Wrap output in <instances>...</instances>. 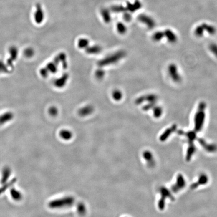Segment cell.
<instances>
[{"label":"cell","instance_id":"15","mask_svg":"<svg viewBox=\"0 0 217 217\" xmlns=\"http://www.w3.org/2000/svg\"><path fill=\"white\" fill-rule=\"evenodd\" d=\"M164 36L167 38L168 41L170 43H174L177 41V37L172 31L167 30L164 33Z\"/></svg>","mask_w":217,"mask_h":217},{"label":"cell","instance_id":"24","mask_svg":"<svg viewBox=\"0 0 217 217\" xmlns=\"http://www.w3.org/2000/svg\"><path fill=\"white\" fill-rule=\"evenodd\" d=\"M209 49L210 50L211 52H212L213 54L216 57H217V44L215 43H212L209 46Z\"/></svg>","mask_w":217,"mask_h":217},{"label":"cell","instance_id":"7","mask_svg":"<svg viewBox=\"0 0 217 217\" xmlns=\"http://www.w3.org/2000/svg\"><path fill=\"white\" fill-rule=\"evenodd\" d=\"M198 141L200 145L208 152H214L217 150V146L215 144L208 143L205 140L202 138H198Z\"/></svg>","mask_w":217,"mask_h":217},{"label":"cell","instance_id":"19","mask_svg":"<svg viewBox=\"0 0 217 217\" xmlns=\"http://www.w3.org/2000/svg\"><path fill=\"white\" fill-rule=\"evenodd\" d=\"M153 115L155 118H160L163 114V109L160 106H155L153 108Z\"/></svg>","mask_w":217,"mask_h":217},{"label":"cell","instance_id":"28","mask_svg":"<svg viewBox=\"0 0 217 217\" xmlns=\"http://www.w3.org/2000/svg\"><path fill=\"white\" fill-rule=\"evenodd\" d=\"M103 12V16L105 20L109 22L110 20V17L109 14L108 12H107L106 11H104Z\"/></svg>","mask_w":217,"mask_h":217},{"label":"cell","instance_id":"13","mask_svg":"<svg viewBox=\"0 0 217 217\" xmlns=\"http://www.w3.org/2000/svg\"><path fill=\"white\" fill-rule=\"evenodd\" d=\"M196 151V147L194 145L193 142H188V146L186 153V160L190 161L192 156L193 155Z\"/></svg>","mask_w":217,"mask_h":217},{"label":"cell","instance_id":"14","mask_svg":"<svg viewBox=\"0 0 217 217\" xmlns=\"http://www.w3.org/2000/svg\"><path fill=\"white\" fill-rule=\"evenodd\" d=\"M10 195L12 198L16 201H19L22 198V195L21 193L14 188L11 189Z\"/></svg>","mask_w":217,"mask_h":217},{"label":"cell","instance_id":"30","mask_svg":"<svg viewBox=\"0 0 217 217\" xmlns=\"http://www.w3.org/2000/svg\"><path fill=\"white\" fill-rule=\"evenodd\" d=\"M33 52L32 50L31 49H27L25 52V54L26 57H31L32 55H33Z\"/></svg>","mask_w":217,"mask_h":217},{"label":"cell","instance_id":"31","mask_svg":"<svg viewBox=\"0 0 217 217\" xmlns=\"http://www.w3.org/2000/svg\"><path fill=\"white\" fill-rule=\"evenodd\" d=\"M87 40L86 39H81L80 40V41L79 42V45L80 47H82V46H86V44H87Z\"/></svg>","mask_w":217,"mask_h":217},{"label":"cell","instance_id":"16","mask_svg":"<svg viewBox=\"0 0 217 217\" xmlns=\"http://www.w3.org/2000/svg\"><path fill=\"white\" fill-rule=\"evenodd\" d=\"M10 53L11 54V58L8 62L10 66H12V63L13 61L17 59L18 55V50L15 47H12L10 49Z\"/></svg>","mask_w":217,"mask_h":217},{"label":"cell","instance_id":"29","mask_svg":"<svg viewBox=\"0 0 217 217\" xmlns=\"http://www.w3.org/2000/svg\"><path fill=\"white\" fill-rule=\"evenodd\" d=\"M7 68L2 62L0 61V72H7Z\"/></svg>","mask_w":217,"mask_h":217},{"label":"cell","instance_id":"20","mask_svg":"<svg viewBox=\"0 0 217 217\" xmlns=\"http://www.w3.org/2000/svg\"><path fill=\"white\" fill-rule=\"evenodd\" d=\"M13 118V114L12 113H6L0 117V125L9 121Z\"/></svg>","mask_w":217,"mask_h":217},{"label":"cell","instance_id":"27","mask_svg":"<svg viewBox=\"0 0 217 217\" xmlns=\"http://www.w3.org/2000/svg\"><path fill=\"white\" fill-rule=\"evenodd\" d=\"M114 97H115V99L117 100H119L121 99L122 97V94L121 92H120V91H117L114 93Z\"/></svg>","mask_w":217,"mask_h":217},{"label":"cell","instance_id":"11","mask_svg":"<svg viewBox=\"0 0 217 217\" xmlns=\"http://www.w3.org/2000/svg\"><path fill=\"white\" fill-rule=\"evenodd\" d=\"M11 173V170L10 168L8 166H6L4 168L2 171V178L1 180V183L3 185L5 183H7L10 176Z\"/></svg>","mask_w":217,"mask_h":217},{"label":"cell","instance_id":"2","mask_svg":"<svg viewBox=\"0 0 217 217\" xmlns=\"http://www.w3.org/2000/svg\"><path fill=\"white\" fill-rule=\"evenodd\" d=\"M75 203V198L71 196H67L61 198L52 200L48 203L49 208L52 209L72 207Z\"/></svg>","mask_w":217,"mask_h":217},{"label":"cell","instance_id":"21","mask_svg":"<svg viewBox=\"0 0 217 217\" xmlns=\"http://www.w3.org/2000/svg\"><path fill=\"white\" fill-rule=\"evenodd\" d=\"M60 137L64 140H69L72 138V134L71 132L69 130H62L59 133Z\"/></svg>","mask_w":217,"mask_h":217},{"label":"cell","instance_id":"12","mask_svg":"<svg viewBox=\"0 0 217 217\" xmlns=\"http://www.w3.org/2000/svg\"><path fill=\"white\" fill-rule=\"evenodd\" d=\"M143 157L147 161V163L149 165L153 166L155 165V161L153 158V156L150 151H144L143 153Z\"/></svg>","mask_w":217,"mask_h":217},{"label":"cell","instance_id":"9","mask_svg":"<svg viewBox=\"0 0 217 217\" xmlns=\"http://www.w3.org/2000/svg\"><path fill=\"white\" fill-rule=\"evenodd\" d=\"M208 181V176L205 174H202L200 175L198 178V181L196 183H193L191 186V188L192 190H194L197 188L200 185H204L206 184Z\"/></svg>","mask_w":217,"mask_h":217},{"label":"cell","instance_id":"6","mask_svg":"<svg viewBox=\"0 0 217 217\" xmlns=\"http://www.w3.org/2000/svg\"><path fill=\"white\" fill-rule=\"evenodd\" d=\"M185 185L186 183L183 176L181 174H179L176 178V183L171 186V190L175 193L184 188Z\"/></svg>","mask_w":217,"mask_h":217},{"label":"cell","instance_id":"4","mask_svg":"<svg viewBox=\"0 0 217 217\" xmlns=\"http://www.w3.org/2000/svg\"><path fill=\"white\" fill-rule=\"evenodd\" d=\"M168 73L169 77L173 82L176 83L180 82L181 80V76L179 73L177 65L174 63L170 64L168 68Z\"/></svg>","mask_w":217,"mask_h":217},{"label":"cell","instance_id":"1","mask_svg":"<svg viewBox=\"0 0 217 217\" xmlns=\"http://www.w3.org/2000/svg\"><path fill=\"white\" fill-rule=\"evenodd\" d=\"M207 104L205 102H201L198 105L197 112L194 117V129L195 131L198 132L203 128L206 119V110Z\"/></svg>","mask_w":217,"mask_h":217},{"label":"cell","instance_id":"10","mask_svg":"<svg viewBox=\"0 0 217 217\" xmlns=\"http://www.w3.org/2000/svg\"><path fill=\"white\" fill-rule=\"evenodd\" d=\"M35 20L37 23H40L42 22L44 18V14L41 5L38 4L36 6V10L35 13Z\"/></svg>","mask_w":217,"mask_h":217},{"label":"cell","instance_id":"25","mask_svg":"<svg viewBox=\"0 0 217 217\" xmlns=\"http://www.w3.org/2000/svg\"><path fill=\"white\" fill-rule=\"evenodd\" d=\"M117 28H118V31L121 34L125 33L126 30V27L122 23H119L117 25Z\"/></svg>","mask_w":217,"mask_h":217},{"label":"cell","instance_id":"17","mask_svg":"<svg viewBox=\"0 0 217 217\" xmlns=\"http://www.w3.org/2000/svg\"><path fill=\"white\" fill-rule=\"evenodd\" d=\"M77 211L80 216H84L87 212V208L85 204L82 202H79L76 206Z\"/></svg>","mask_w":217,"mask_h":217},{"label":"cell","instance_id":"26","mask_svg":"<svg viewBox=\"0 0 217 217\" xmlns=\"http://www.w3.org/2000/svg\"><path fill=\"white\" fill-rule=\"evenodd\" d=\"M203 28L202 27H198L197 28L196 31H195V34L196 35V36L198 37H202L203 35Z\"/></svg>","mask_w":217,"mask_h":217},{"label":"cell","instance_id":"8","mask_svg":"<svg viewBox=\"0 0 217 217\" xmlns=\"http://www.w3.org/2000/svg\"><path fill=\"white\" fill-rule=\"evenodd\" d=\"M177 129V126L175 124L172 125L170 127L166 129L159 137V140L161 141H165Z\"/></svg>","mask_w":217,"mask_h":217},{"label":"cell","instance_id":"23","mask_svg":"<svg viewBox=\"0 0 217 217\" xmlns=\"http://www.w3.org/2000/svg\"><path fill=\"white\" fill-rule=\"evenodd\" d=\"M156 103H148L147 104L144 105L142 107V109L144 111H148L151 110H152L153 108L156 106Z\"/></svg>","mask_w":217,"mask_h":217},{"label":"cell","instance_id":"18","mask_svg":"<svg viewBox=\"0 0 217 217\" xmlns=\"http://www.w3.org/2000/svg\"><path fill=\"white\" fill-rule=\"evenodd\" d=\"M16 181H17V179L16 178H14L8 183H6L3 184V186L0 188V195H1L4 192H5L7 190V188H9L10 187L12 186L14 183H15Z\"/></svg>","mask_w":217,"mask_h":217},{"label":"cell","instance_id":"22","mask_svg":"<svg viewBox=\"0 0 217 217\" xmlns=\"http://www.w3.org/2000/svg\"><path fill=\"white\" fill-rule=\"evenodd\" d=\"M164 36V34L163 33L161 32H157L154 33L153 35L152 36V39L154 41L158 42V41H160Z\"/></svg>","mask_w":217,"mask_h":217},{"label":"cell","instance_id":"3","mask_svg":"<svg viewBox=\"0 0 217 217\" xmlns=\"http://www.w3.org/2000/svg\"><path fill=\"white\" fill-rule=\"evenodd\" d=\"M160 193L161 198L158 202V207L160 210H163L165 207V201L167 198H169L170 200H174V198L171 195V193L170 192L168 188L165 187H162L160 189Z\"/></svg>","mask_w":217,"mask_h":217},{"label":"cell","instance_id":"5","mask_svg":"<svg viewBox=\"0 0 217 217\" xmlns=\"http://www.w3.org/2000/svg\"><path fill=\"white\" fill-rule=\"evenodd\" d=\"M158 97L156 95L154 94H149L140 96V97H138L135 101V103L137 105L141 104L145 102H147L148 103H156Z\"/></svg>","mask_w":217,"mask_h":217}]
</instances>
